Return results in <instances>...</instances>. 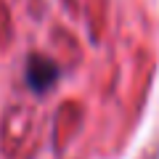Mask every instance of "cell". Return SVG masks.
I'll return each instance as SVG.
<instances>
[{
    "instance_id": "1",
    "label": "cell",
    "mask_w": 159,
    "mask_h": 159,
    "mask_svg": "<svg viewBox=\"0 0 159 159\" xmlns=\"http://www.w3.org/2000/svg\"><path fill=\"white\" fill-rule=\"evenodd\" d=\"M53 64L48 61H40V58H34L32 64H29V80H32V85L34 88H45L48 82L53 80Z\"/></svg>"
}]
</instances>
